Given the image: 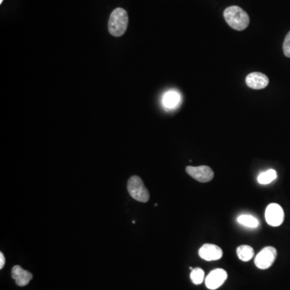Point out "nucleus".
Instances as JSON below:
<instances>
[{"label":"nucleus","mask_w":290,"mask_h":290,"mask_svg":"<svg viewBox=\"0 0 290 290\" xmlns=\"http://www.w3.org/2000/svg\"><path fill=\"white\" fill-rule=\"evenodd\" d=\"M223 16L230 28H232L235 30H244L249 25V15L239 6H228L227 8L225 9Z\"/></svg>","instance_id":"obj_1"},{"label":"nucleus","mask_w":290,"mask_h":290,"mask_svg":"<svg viewBox=\"0 0 290 290\" xmlns=\"http://www.w3.org/2000/svg\"><path fill=\"white\" fill-rule=\"evenodd\" d=\"M128 25V15L124 9L116 8L111 12L109 19L108 30L115 37H120L126 32Z\"/></svg>","instance_id":"obj_2"},{"label":"nucleus","mask_w":290,"mask_h":290,"mask_svg":"<svg viewBox=\"0 0 290 290\" xmlns=\"http://www.w3.org/2000/svg\"><path fill=\"white\" fill-rule=\"evenodd\" d=\"M128 191L135 200L141 203H147L150 199V194L143 181L138 176H133L128 181Z\"/></svg>","instance_id":"obj_3"},{"label":"nucleus","mask_w":290,"mask_h":290,"mask_svg":"<svg viewBox=\"0 0 290 290\" xmlns=\"http://www.w3.org/2000/svg\"><path fill=\"white\" fill-rule=\"evenodd\" d=\"M277 256L278 252L275 248L271 246L266 247L257 254L255 258V265L258 269L262 270L268 269L273 265V263L275 262Z\"/></svg>","instance_id":"obj_4"},{"label":"nucleus","mask_w":290,"mask_h":290,"mask_svg":"<svg viewBox=\"0 0 290 290\" xmlns=\"http://www.w3.org/2000/svg\"><path fill=\"white\" fill-rule=\"evenodd\" d=\"M285 213L281 206L272 203L268 206L265 211V219L272 226H279L284 221Z\"/></svg>","instance_id":"obj_5"},{"label":"nucleus","mask_w":290,"mask_h":290,"mask_svg":"<svg viewBox=\"0 0 290 290\" xmlns=\"http://www.w3.org/2000/svg\"><path fill=\"white\" fill-rule=\"evenodd\" d=\"M186 171L190 177L203 183L209 182L214 178V171L211 167L207 165L198 167L187 166Z\"/></svg>","instance_id":"obj_6"},{"label":"nucleus","mask_w":290,"mask_h":290,"mask_svg":"<svg viewBox=\"0 0 290 290\" xmlns=\"http://www.w3.org/2000/svg\"><path fill=\"white\" fill-rule=\"evenodd\" d=\"M226 278L227 273L224 269H215L206 278V286L211 290H217L226 282Z\"/></svg>","instance_id":"obj_7"},{"label":"nucleus","mask_w":290,"mask_h":290,"mask_svg":"<svg viewBox=\"0 0 290 290\" xmlns=\"http://www.w3.org/2000/svg\"><path fill=\"white\" fill-rule=\"evenodd\" d=\"M269 77L263 72H251L246 77V84L253 90H262L268 86Z\"/></svg>","instance_id":"obj_8"},{"label":"nucleus","mask_w":290,"mask_h":290,"mask_svg":"<svg viewBox=\"0 0 290 290\" xmlns=\"http://www.w3.org/2000/svg\"><path fill=\"white\" fill-rule=\"evenodd\" d=\"M199 256L203 260L207 261H214V260H220L222 256V248L216 244L207 243L199 249Z\"/></svg>","instance_id":"obj_9"},{"label":"nucleus","mask_w":290,"mask_h":290,"mask_svg":"<svg viewBox=\"0 0 290 290\" xmlns=\"http://www.w3.org/2000/svg\"><path fill=\"white\" fill-rule=\"evenodd\" d=\"M11 277L15 280V283L19 286H26L29 284L32 279V274L27 270L22 269L19 265L13 267L11 270Z\"/></svg>","instance_id":"obj_10"},{"label":"nucleus","mask_w":290,"mask_h":290,"mask_svg":"<svg viewBox=\"0 0 290 290\" xmlns=\"http://www.w3.org/2000/svg\"><path fill=\"white\" fill-rule=\"evenodd\" d=\"M181 103V94L177 90H169L164 94L163 105L167 109H174Z\"/></svg>","instance_id":"obj_11"},{"label":"nucleus","mask_w":290,"mask_h":290,"mask_svg":"<svg viewBox=\"0 0 290 290\" xmlns=\"http://www.w3.org/2000/svg\"><path fill=\"white\" fill-rule=\"evenodd\" d=\"M237 255L239 256V260L247 262L252 260L254 256V249L248 245H240L237 248Z\"/></svg>","instance_id":"obj_12"},{"label":"nucleus","mask_w":290,"mask_h":290,"mask_svg":"<svg viewBox=\"0 0 290 290\" xmlns=\"http://www.w3.org/2000/svg\"><path fill=\"white\" fill-rule=\"evenodd\" d=\"M237 221L243 226L250 227V228H256L259 225L258 220L256 218L248 215H242L237 218Z\"/></svg>","instance_id":"obj_13"},{"label":"nucleus","mask_w":290,"mask_h":290,"mask_svg":"<svg viewBox=\"0 0 290 290\" xmlns=\"http://www.w3.org/2000/svg\"><path fill=\"white\" fill-rule=\"evenodd\" d=\"M278 177L277 172L274 169H269V170L264 172V173H260L259 175L258 182L262 185H268V184L271 183Z\"/></svg>","instance_id":"obj_14"},{"label":"nucleus","mask_w":290,"mask_h":290,"mask_svg":"<svg viewBox=\"0 0 290 290\" xmlns=\"http://www.w3.org/2000/svg\"><path fill=\"white\" fill-rule=\"evenodd\" d=\"M205 273L200 268L194 269L190 273V279L194 285H201L204 281Z\"/></svg>","instance_id":"obj_15"},{"label":"nucleus","mask_w":290,"mask_h":290,"mask_svg":"<svg viewBox=\"0 0 290 290\" xmlns=\"http://www.w3.org/2000/svg\"><path fill=\"white\" fill-rule=\"evenodd\" d=\"M283 51L286 58H290V32L286 35L285 38L284 43H283Z\"/></svg>","instance_id":"obj_16"},{"label":"nucleus","mask_w":290,"mask_h":290,"mask_svg":"<svg viewBox=\"0 0 290 290\" xmlns=\"http://www.w3.org/2000/svg\"><path fill=\"white\" fill-rule=\"evenodd\" d=\"M5 265V256L2 252H0V269H3Z\"/></svg>","instance_id":"obj_17"},{"label":"nucleus","mask_w":290,"mask_h":290,"mask_svg":"<svg viewBox=\"0 0 290 290\" xmlns=\"http://www.w3.org/2000/svg\"><path fill=\"white\" fill-rule=\"evenodd\" d=\"M2 1H3V0H0V3H2Z\"/></svg>","instance_id":"obj_18"}]
</instances>
